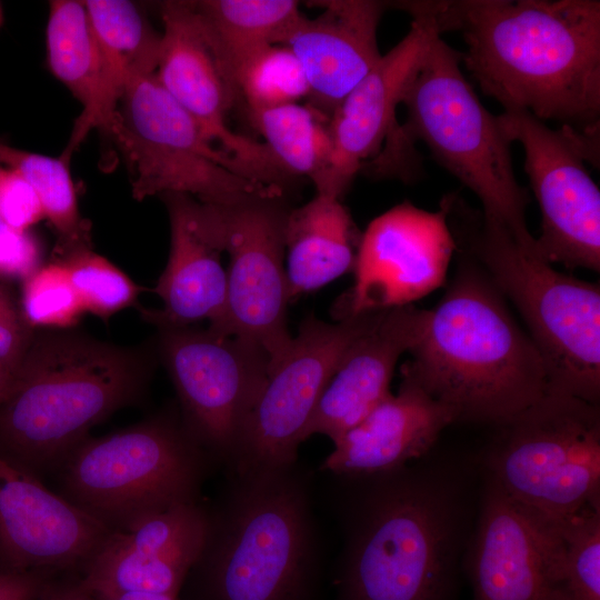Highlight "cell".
Returning <instances> with one entry per match:
<instances>
[{
	"label": "cell",
	"instance_id": "cell-16",
	"mask_svg": "<svg viewBox=\"0 0 600 600\" xmlns=\"http://www.w3.org/2000/svg\"><path fill=\"white\" fill-rule=\"evenodd\" d=\"M457 250L440 203L427 211L404 201L361 234L353 286L336 303L338 320L412 304L446 282Z\"/></svg>",
	"mask_w": 600,
	"mask_h": 600
},
{
	"label": "cell",
	"instance_id": "cell-36",
	"mask_svg": "<svg viewBox=\"0 0 600 600\" xmlns=\"http://www.w3.org/2000/svg\"><path fill=\"white\" fill-rule=\"evenodd\" d=\"M36 330L26 321L20 302L8 282L0 279V363L13 374L18 370Z\"/></svg>",
	"mask_w": 600,
	"mask_h": 600
},
{
	"label": "cell",
	"instance_id": "cell-30",
	"mask_svg": "<svg viewBox=\"0 0 600 600\" xmlns=\"http://www.w3.org/2000/svg\"><path fill=\"white\" fill-rule=\"evenodd\" d=\"M0 164L20 174L39 197L58 238L51 260L91 249L90 224L80 216L68 161L19 150L0 141Z\"/></svg>",
	"mask_w": 600,
	"mask_h": 600
},
{
	"label": "cell",
	"instance_id": "cell-23",
	"mask_svg": "<svg viewBox=\"0 0 600 600\" xmlns=\"http://www.w3.org/2000/svg\"><path fill=\"white\" fill-rule=\"evenodd\" d=\"M323 11L304 14L287 38L308 86L311 107L331 117L340 102L380 60L377 31L390 2L316 1Z\"/></svg>",
	"mask_w": 600,
	"mask_h": 600
},
{
	"label": "cell",
	"instance_id": "cell-7",
	"mask_svg": "<svg viewBox=\"0 0 600 600\" xmlns=\"http://www.w3.org/2000/svg\"><path fill=\"white\" fill-rule=\"evenodd\" d=\"M440 203L457 248L483 268L524 321L543 360L549 391L599 404V284L556 270L457 193Z\"/></svg>",
	"mask_w": 600,
	"mask_h": 600
},
{
	"label": "cell",
	"instance_id": "cell-2",
	"mask_svg": "<svg viewBox=\"0 0 600 600\" xmlns=\"http://www.w3.org/2000/svg\"><path fill=\"white\" fill-rule=\"evenodd\" d=\"M440 33L458 31L481 91L504 110L578 130L599 126L600 1H422Z\"/></svg>",
	"mask_w": 600,
	"mask_h": 600
},
{
	"label": "cell",
	"instance_id": "cell-25",
	"mask_svg": "<svg viewBox=\"0 0 600 600\" xmlns=\"http://www.w3.org/2000/svg\"><path fill=\"white\" fill-rule=\"evenodd\" d=\"M361 234L340 199L316 193L290 209L284 230L290 301L353 271Z\"/></svg>",
	"mask_w": 600,
	"mask_h": 600
},
{
	"label": "cell",
	"instance_id": "cell-22",
	"mask_svg": "<svg viewBox=\"0 0 600 600\" xmlns=\"http://www.w3.org/2000/svg\"><path fill=\"white\" fill-rule=\"evenodd\" d=\"M429 310L413 304L379 311L371 326L343 353L323 390L304 439L324 434L337 442L390 392L399 358L421 339Z\"/></svg>",
	"mask_w": 600,
	"mask_h": 600
},
{
	"label": "cell",
	"instance_id": "cell-9",
	"mask_svg": "<svg viewBox=\"0 0 600 600\" xmlns=\"http://www.w3.org/2000/svg\"><path fill=\"white\" fill-rule=\"evenodd\" d=\"M497 428L479 461L516 501L554 520L600 502L599 404L548 391Z\"/></svg>",
	"mask_w": 600,
	"mask_h": 600
},
{
	"label": "cell",
	"instance_id": "cell-43",
	"mask_svg": "<svg viewBox=\"0 0 600 600\" xmlns=\"http://www.w3.org/2000/svg\"><path fill=\"white\" fill-rule=\"evenodd\" d=\"M1 223V222H0Z\"/></svg>",
	"mask_w": 600,
	"mask_h": 600
},
{
	"label": "cell",
	"instance_id": "cell-32",
	"mask_svg": "<svg viewBox=\"0 0 600 600\" xmlns=\"http://www.w3.org/2000/svg\"><path fill=\"white\" fill-rule=\"evenodd\" d=\"M558 600H600V502L562 520Z\"/></svg>",
	"mask_w": 600,
	"mask_h": 600
},
{
	"label": "cell",
	"instance_id": "cell-24",
	"mask_svg": "<svg viewBox=\"0 0 600 600\" xmlns=\"http://www.w3.org/2000/svg\"><path fill=\"white\" fill-rule=\"evenodd\" d=\"M453 422L454 411L430 396L403 363L398 392L333 443L323 468L346 478L399 469L428 454Z\"/></svg>",
	"mask_w": 600,
	"mask_h": 600
},
{
	"label": "cell",
	"instance_id": "cell-38",
	"mask_svg": "<svg viewBox=\"0 0 600 600\" xmlns=\"http://www.w3.org/2000/svg\"><path fill=\"white\" fill-rule=\"evenodd\" d=\"M52 576L56 574L0 571V600H37Z\"/></svg>",
	"mask_w": 600,
	"mask_h": 600
},
{
	"label": "cell",
	"instance_id": "cell-31",
	"mask_svg": "<svg viewBox=\"0 0 600 600\" xmlns=\"http://www.w3.org/2000/svg\"><path fill=\"white\" fill-rule=\"evenodd\" d=\"M247 112L299 103L309 96L304 72L284 44L269 46L251 56L236 77Z\"/></svg>",
	"mask_w": 600,
	"mask_h": 600
},
{
	"label": "cell",
	"instance_id": "cell-18",
	"mask_svg": "<svg viewBox=\"0 0 600 600\" xmlns=\"http://www.w3.org/2000/svg\"><path fill=\"white\" fill-rule=\"evenodd\" d=\"M391 7L412 17L409 32L348 93L330 117L333 152L317 193L340 199L353 179L398 128L397 107L431 40L441 34L422 1H397Z\"/></svg>",
	"mask_w": 600,
	"mask_h": 600
},
{
	"label": "cell",
	"instance_id": "cell-13",
	"mask_svg": "<svg viewBox=\"0 0 600 600\" xmlns=\"http://www.w3.org/2000/svg\"><path fill=\"white\" fill-rule=\"evenodd\" d=\"M210 206L229 267L224 317L216 330H209L260 347L269 357L270 371L293 340L287 327L290 294L283 264L290 208L279 194H254L232 204Z\"/></svg>",
	"mask_w": 600,
	"mask_h": 600
},
{
	"label": "cell",
	"instance_id": "cell-42",
	"mask_svg": "<svg viewBox=\"0 0 600 600\" xmlns=\"http://www.w3.org/2000/svg\"><path fill=\"white\" fill-rule=\"evenodd\" d=\"M0 20H1V10H0Z\"/></svg>",
	"mask_w": 600,
	"mask_h": 600
},
{
	"label": "cell",
	"instance_id": "cell-34",
	"mask_svg": "<svg viewBox=\"0 0 600 600\" xmlns=\"http://www.w3.org/2000/svg\"><path fill=\"white\" fill-rule=\"evenodd\" d=\"M58 262L67 268L86 311L104 321L136 304L139 293L144 290L91 249L77 251Z\"/></svg>",
	"mask_w": 600,
	"mask_h": 600
},
{
	"label": "cell",
	"instance_id": "cell-40",
	"mask_svg": "<svg viewBox=\"0 0 600 600\" xmlns=\"http://www.w3.org/2000/svg\"><path fill=\"white\" fill-rule=\"evenodd\" d=\"M99 600H177L176 597L157 593L126 592L98 596Z\"/></svg>",
	"mask_w": 600,
	"mask_h": 600
},
{
	"label": "cell",
	"instance_id": "cell-1",
	"mask_svg": "<svg viewBox=\"0 0 600 600\" xmlns=\"http://www.w3.org/2000/svg\"><path fill=\"white\" fill-rule=\"evenodd\" d=\"M434 449V448H433ZM424 457L350 477L338 600H453L474 527L479 457Z\"/></svg>",
	"mask_w": 600,
	"mask_h": 600
},
{
	"label": "cell",
	"instance_id": "cell-19",
	"mask_svg": "<svg viewBox=\"0 0 600 600\" xmlns=\"http://www.w3.org/2000/svg\"><path fill=\"white\" fill-rule=\"evenodd\" d=\"M111 531L0 457V571L81 573Z\"/></svg>",
	"mask_w": 600,
	"mask_h": 600
},
{
	"label": "cell",
	"instance_id": "cell-6",
	"mask_svg": "<svg viewBox=\"0 0 600 600\" xmlns=\"http://www.w3.org/2000/svg\"><path fill=\"white\" fill-rule=\"evenodd\" d=\"M293 467L234 472L187 577L190 600H314L309 500Z\"/></svg>",
	"mask_w": 600,
	"mask_h": 600
},
{
	"label": "cell",
	"instance_id": "cell-15",
	"mask_svg": "<svg viewBox=\"0 0 600 600\" xmlns=\"http://www.w3.org/2000/svg\"><path fill=\"white\" fill-rule=\"evenodd\" d=\"M561 522L516 501L481 467L477 516L462 563L473 600H558Z\"/></svg>",
	"mask_w": 600,
	"mask_h": 600
},
{
	"label": "cell",
	"instance_id": "cell-5",
	"mask_svg": "<svg viewBox=\"0 0 600 600\" xmlns=\"http://www.w3.org/2000/svg\"><path fill=\"white\" fill-rule=\"evenodd\" d=\"M460 64L461 52L437 34L404 90V123L367 167L378 176H407L413 142H424L433 158L480 199L483 216L502 224L522 248L536 254V238L526 219L530 198L514 176L511 142L498 117L480 102Z\"/></svg>",
	"mask_w": 600,
	"mask_h": 600
},
{
	"label": "cell",
	"instance_id": "cell-21",
	"mask_svg": "<svg viewBox=\"0 0 600 600\" xmlns=\"http://www.w3.org/2000/svg\"><path fill=\"white\" fill-rule=\"evenodd\" d=\"M171 230L167 266L153 291L159 309L139 308L140 317L159 328H182L208 320L210 330L222 322L227 299L224 252L212 207L183 193H164Z\"/></svg>",
	"mask_w": 600,
	"mask_h": 600
},
{
	"label": "cell",
	"instance_id": "cell-3",
	"mask_svg": "<svg viewBox=\"0 0 600 600\" xmlns=\"http://www.w3.org/2000/svg\"><path fill=\"white\" fill-rule=\"evenodd\" d=\"M151 350L68 330H36L0 401V457L40 479L56 472L98 423L138 402Z\"/></svg>",
	"mask_w": 600,
	"mask_h": 600
},
{
	"label": "cell",
	"instance_id": "cell-14",
	"mask_svg": "<svg viewBox=\"0 0 600 600\" xmlns=\"http://www.w3.org/2000/svg\"><path fill=\"white\" fill-rule=\"evenodd\" d=\"M378 313L347 317L334 323L314 316L302 320L248 416L231 462L234 472L294 466L298 447L306 440L307 427L340 359Z\"/></svg>",
	"mask_w": 600,
	"mask_h": 600
},
{
	"label": "cell",
	"instance_id": "cell-17",
	"mask_svg": "<svg viewBox=\"0 0 600 600\" xmlns=\"http://www.w3.org/2000/svg\"><path fill=\"white\" fill-rule=\"evenodd\" d=\"M161 19L163 32L154 73L159 84L253 182L284 192L294 180L278 166L264 143L232 131L228 124L239 94L218 61L192 1L163 2Z\"/></svg>",
	"mask_w": 600,
	"mask_h": 600
},
{
	"label": "cell",
	"instance_id": "cell-41",
	"mask_svg": "<svg viewBox=\"0 0 600 600\" xmlns=\"http://www.w3.org/2000/svg\"><path fill=\"white\" fill-rule=\"evenodd\" d=\"M14 374L0 363V401L4 399L11 389Z\"/></svg>",
	"mask_w": 600,
	"mask_h": 600
},
{
	"label": "cell",
	"instance_id": "cell-28",
	"mask_svg": "<svg viewBox=\"0 0 600 600\" xmlns=\"http://www.w3.org/2000/svg\"><path fill=\"white\" fill-rule=\"evenodd\" d=\"M83 3L102 60L106 102L114 114L126 88L139 78L156 73L161 34L131 1L88 0Z\"/></svg>",
	"mask_w": 600,
	"mask_h": 600
},
{
	"label": "cell",
	"instance_id": "cell-8",
	"mask_svg": "<svg viewBox=\"0 0 600 600\" xmlns=\"http://www.w3.org/2000/svg\"><path fill=\"white\" fill-rule=\"evenodd\" d=\"M206 458L182 420L164 413L104 437L90 436L54 473L61 497L118 532L198 501Z\"/></svg>",
	"mask_w": 600,
	"mask_h": 600
},
{
	"label": "cell",
	"instance_id": "cell-29",
	"mask_svg": "<svg viewBox=\"0 0 600 600\" xmlns=\"http://www.w3.org/2000/svg\"><path fill=\"white\" fill-rule=\"evenodd\" d=\"M278 166L293 180L323 181L333 152L330 118L310 104L247 112Z\"/></svg>",
	"mask_w": 600,
	"mask_h": 600
},
{
	"label": "cell",
	"instance_id": "cell-37",
	"mask_svg": "<svg viewBox=\"0 0 600 600\" xmlns=\"http://www.w3.org/2000/svg\"><path fill=\"white\" fill-rule=\"evenodd\" d=\"M42 248L29 230L20 231L0 223V279L23 281L42 266Z\"/></svg>",
	"mask_w": 600,
	"mask_h": 600
},
{
	"label": "cell",
	"instance_id": "cell-10",
	"mask_svg": "<svg viewBox=\"0 0 600 600\" xmlns=\"http://www.w3.org/2000/svg\"><path fill=\"white\" fill-rule=\"evenodd\" d=\"M104 133L122 154L138 201L183 193L204 204L228 206L254 194L284 196L253 182L233 157L208 140L154 74L126 88Z\"/></svg>",
	"mask_w": 600,
	"mask_h": 600
},
{
	"label": "cell",
	"instance_id": "cell-11",
	"mask_svg": "<svg viewBox=\"0 0 600 600\" xmlns=\"http://www.w3.org/2000/svg\"><path fill=\"white\" fill-rule=\"evenodd\" d=\"M499 123L524 151V170L541 212L536 254L552 264L600 271V191L586 162L598 166L599 126L551 129L524 110H504Z\"/></svg>",
	"mask_w": 600,
	"mask_h": 600
},
{
	"label": "cell",
	"instance_id": "cell-35",
	"mask_svg": "<svg viewBox=\"0 0 600 600\" xmlns=\"http://www.w3.org/2000/svg\"><path fill=\"white\" fill-rule=\"evenodd\" d=\"M44 218L42 204L32 187L13 170L0 166V222L26 231Z\"/></svg>",
	"mask_w": 600,
	"mask_h": 600
},
{
	"label": "cell",
	"instance_id": "cell-26",
	"mask_svg": "<svg viewBox=\"0 0 600 600\" xmlns=\"http://www.w3.org/2000/svg\"><path fill=\"white\" fill-rule=\"evenodd\" d=\"M46 34L52 73L82 107L69 143L60 156L69 162L91 130L107 131L113 114L106 102L102 60L83 1H51Z\"/></svg>",
	"mask_w": 600,
	"mask_h": 600
},
{
	"label": "cell",
	"instance_id": "cell-39",
	"mask_svg": "<svg viewBox=\"0 0 600 600\" xmlns=\"http://www.w3.org/2000/svg\"><path fill=\"white\" fill-rule=\"evenodd\" d=\"M37 600H99V598L86 587L79 573H71L61 578L50 577Z\"/></svg>",
	"mask_w": 600,
	"mask_h": 600
},
{
	"label": "cell",
	"instance_id": "cell-20",
	"mask_svg": "<svg viewBox=\"0 0 600 600\" xmlns=\"http://www.w3.org/2000/svg\"><path fill=\"white\" fill-rule=\"evenodd\" d=\"M209 512L196 502L154 513L111 532L80 573L98 596L140 592L178 596L208 534Z\"/></svg>",
	"mask_w": 600,
	"mask_h": 600
},
{
	"label": "cell",
	"instance_id": "cell-27",
	"mask_svg": "<svg viewBox=\"0 0 600 600\" xmlns=\"http://www.w3.org/2000/svg\"><path fill=\"white\" fill-rule=\"evenodd\" d=\"M192 4L236 89L241 66L269 46L284 44L303 16L294 0H202Z\"/></svg>",
	"mask_w": 600,
	"mask_h": 600
},
{
	"label": "cell",
	"instance_id": "cell-12",
	"mask_svg": "<svg viewBox=\"0 0 600 600\" xmlns=\"http://www.w3.org/2000/svg\"><path fill=\"white\" fill-rule=\"evenodd\" d=\"M158 331V351L174 384L184 427L206 452L231 464L268 379V354L250 341L208 328Z\"/></svg>",
	"mask_w": 600,
	"mask_h": 600
},
{
	"label": "cell",
	"instance_id": "cell-33",
	"mask_svg": "<svg viewBox=\"0 0 600 600\" xmlns=\"http://www.w3.org/2000/svg\"><path fill=\"white\" fill-rule=\"evenodd\" d=\"M19 302L34 330L71 329L87 312L67 268L52 260L21 281Z\"/></svg>",
	"mask_w": 600,
	"mask_h": 600
},
{
	"label": "cell",
	"instance_id": "cell-4",
	"mask_svg": "<svg viewBox=\"0 0 600 600\" xmlns=\"http://www.w3.org/2000/svg\"><path fill=\"white\" fill-rule=\"evenodd\" d=\"M454 278L404 362L457 421L499 427L549 391L543 360L507 299L463 250Z\"/></svg>",
	"mask_w": 600,
	"mask_h": 600
}]
</instances>
